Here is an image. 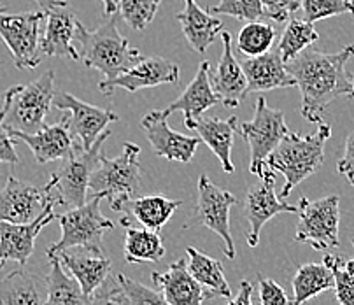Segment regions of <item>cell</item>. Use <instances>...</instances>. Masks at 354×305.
I'll return each instance as SVG.
<instances>
[{"label":"cell","mask_w":354,"mask_h":305,"mask_svg":"<svg viewBox=\"0 0 354 305\" xmlns=\"http://www.w3.org/2000/svg\"><path fill=\"white\" fill-rule=\"evenodd\" d=\"M354 57V44L337 53L304 49L286 68L301 95V116L309 123H321L323 113L335 98H354V74L347 72V62Z\"/></svg>","instance_id":"6da1fadb"},{"label":"cell","mask_w":354,"mask_h":305,"mask_svg":"<svg viewBox=\"0 0 354 305\" xmlns=\"http://www.w3.org/2000/svg\"><path fill=\"white\" fill-rule=\"evenodd\" d=\"M75 44L80 60L86 67L100 72L106 80L118 77L142 58L118 32L116 15L106 16V21L97 30H88L83 23H77Z\"/></svg>","instance_id":"7a4b0ae2"},{"label":"cell","mask_w":354,"mask_h":305,"mask_svg":"<svg viewBox=\"0 0 354 305\" xmlns=\"http://www.w3.org/2000/svg\"><path fill=\"white\" fill-rule=\"evenodd\" d=\"M332 137V127L319 123L310 136L288 132L267 158V167L284 176L281 196L288 198L295 188L313 176L324 162V144Z\"/></svg>","instance_id":"3957f363"},{"label":"cell","mask_w":354,"mask_h":305,"mask_svg":"<svg viewBox=\"0 0 354 305\" xmlns=\"http://www.w3.org/2000/svg\"><path fill=\"white\" fill-rule=\"evenodd\" d=\"M55 100V72L46 71L27 84L8 88L0 107V124L9 132L35 133L46 127Z\"/></svg>","instance_id":"277c9868"},{"label":"cell","mask_w":354,"mask_h":305,"mask_svg":"<svg viewBox=\"0 0 354 305\" xmlns=\"http://www.w3.org/2000/svg\"><path fill=\"white\" fill-rule=\"evenodd\" d=\"M102 195L88 196L86 203L81 207L68 209L58 216L62 228V237L51 244L46 252H58L71 248H83L86 251L106 255L102 246V237L106 232L114 228V223L107 219L100 211Z\"/></svg>","instance_id":"5b68a950"},{"label":"cell","mask_w":354,"mask_h":305,"mask_svg":"<svg viewBox=\"0 0 354 305\" xmlns=\"http://www.w3.org/2000/svg\"><path fill=\"white\" fill-rule=\"evenodd\" d=\"M109 137L111 132L106 130L98 136L90 149L77 147L74 155L64 160V165L49 177L48 186L57 203H62L68 209L81 207L86 203L91 174L100 162L102 146Z\"/></svg>","instance_id":"8992f818"},{"label":"cell","mask_w":354,"mask_h":305,"mask_svg":"<svg viewBox=\"0 0 354 305\" xmlns=\"http://www.w3.org/2000/svg\"><path fill=\"white\" fill-rule=\"evenodd\" d=\"M140 147L124 142L123 153L116 158L100 156L90 179L88 196L102 195L109 202L137 196L140 190Z\"/></svg>","instance_id":"52a82bcc"},{"label":"cell","mask_w":354,"mask_h":305,"mask_svg":"<svg viewBox=\"0 0 354 305\" xmlns=\"http://www.w3.org/2000/svg\"><path fill=\"white\" fill-rule=\"evenodd\" d=\"M298 216L300 218H298L295 241L310 244L316 251L339 248V195H328L317 200L300 198Z\"/></svg>","instance_id":"ba28073f"},{"label":"cell","mask_w":354,"mask_h":305,"mask_svg":"<svg viewBox=\"0 0 354 305\" xmlns=\"http://www.w3.org/2000/svg\"><path fill=\"white\" fill-rule=\"evenodd\" d=\"M198 200H196L195 216L185 225V228L195 225L207 226L209 230L219 235L223 241V249L228 260L235 258V244L230 230V209L237 203L234 193L219 188L218 185L202 174L198 179Z\"/></svg>","instance_id":"9c48e42d"},{"label":"cell","mask_w":354,"mask_h":305,"mask_svg":"<svg viewBox=\"0 0 354 305\" xmlns=\"http://www.w3.org/2000/svg\"><path fill=\"white\" fill-rule=\"evenodd\" d=\"M237 132L248 142L249 151H251L249 170L251 174L258 176L261 169L267 165L268 155L277 147L281 139L290 130L284 123L283 111L272 109L263 97H258L257 106H254V116L251 121H244L239 124Z\"/></svg>","instance_id":"30bf717a"},{"label":"cell","mask_w":354,"mask_h":305,"mask_svg":"<svg viewBox=\"0 0 354 305\" xmlns=\"http://www.w3.org/2000/svg\"><path fill=\"white\" fill-rule=\"evenodd\" d=\"M44 11H27L9 15L0 4V37L12 55L18 68H35L41 64V23Z\"/></svg>","instance_id":"8fae6325"},{"label":"cell","mask_w":354,"mask_h":305,"mask_svg":"<svg viewBox=\"0 0 354 305\" xmlns=\"http://www.w3.org/2000/svg\"><path fill=\"white\" fill-rule=\"evenodd\" d=\"M258 183L251 186L245 193L244 216L249 223V230L245 232V241L251 248H257L260 241V232L274 216L281 212H293L297 214L298 205L283 202L274 192L275 172L267 165L258 174Z\"/></svg>","instance_id":"7c38bea8"},{"label":"cell","mask_w":354,"mask_h":305,"mask_svg":"<svg viewBox=\"0 0 354 305\" xmlns=\"http://www.w3.org/2000/svg\"><path fill=\"white\" fill-rule=\"evenodd\" d=\"M57 203L49 186H35L9 176L0 192V221L25 225L37 219L49 203Z\"/></svg>","instance_id":"4fadbf2b"},{"label":"cell","mask_w":354,"mask_h":305,"mask_svg":"<svg viewBox=\"0 0 354 305\" xmlns=\"http://www.w3.org/2000/svg\"><path fill=\"white\" fill-rule=\"evenodd\" d=\"M46 27L39 48L46 57H65L80 62L75 48V30L80 19L68 8L67 0H49L44 9Z\"/></svg>","instance_id":"5bb4252c"},{"label":"cell","mask_w":354,"mask_h":305,"mask_svg":"<svg viewBox=\"0 0 354 305\" xmlns=\"http://www.w3.org/2000/svg\"><path fill=\"white\" fill-rule=\"evenodd\" d=\"M179 81V65L169 58L147 57L140 58L132 68L123 72L113 80H104L98 83V90L104 95H113L116 90L136 91L142 88L160 86V84H172Z\"/></svg>","instance_id":"9a60e30c"},{"label":"cell","mask_w":354,"mask_h":305,"mask_svg":"<svg viewBox=\"0 0 354 305\" xmlns=\"http://www.w3.org/2000/svg\"><path fill=\"white\" fill-rule=\"evenodd\" d=\"M55 107L60 111H68L71 118H67L68 129L75 140H81L83 149H90L95 140L102 132H106L109 123L118 121V114L109 109L91 106L88 102L80 100L71 93L55 95Z\"/></svg>","instance_id":"2e32d148"},{"label":"cell","mask_w":354,"mask_h":305,"mask_svg":"<svg viewBox=\"0 0 354 305\" xmlns=\"http://www.w3.org/2000/svg\"><path fill=\"white\" fill-rule=\"evenodd\" d=\"M142 129L146 130V139L153 151L169 162L188 163L195 156L200 146V137H188L167 123V116L162 111H149L142 118Z\"/></svg>","instance_id":"e0dca14e"},{"label":"cell","mask_w":354,"mask_h":305,"mask_svg":"<svg viewBox=\"0 0 354 305\" xmlns=\"http://www.w3.org/2000/svg\"><path fill=\"white\" fill-rule=\"evenodd\" d=\"M55 205H57L55 202L49 203L37 219L25 225L0 221V270L8 261H16L21 267L27 265L28 258L34 252V242L37 235L48 223L57 218Z\"/></svg>","instance_id":"ac0fdd59"},{"label":"cell","mask_w":354,"mask_h":305,"mask_svg":"<svg viewBox=\"0 0 354 305\" xmlns=\"http://www.w3.org/2000/svg\"><path fill=\"white\" fill-rule=\"evenodd\" d=\"M181 205V200L167 198L163 195L132 196V198L111 202V209L121 214L120 223L124 228L139 223L144 228L155 232L162 230Z\"/></svg>","instance_id":"d6986e66"},{"label":"cell","mask_w":354,"mask_h":305,"mask_svg":"<svg viewBox=\"0 0 354 305\" xmlns=\"http://www.w3.org/2000/svg\"><path fill=\"white\" fill-rule=\"evenodd\" d=\"M151 279L172 305H204L205 300L214 297L189 274L186 260L174 261L165 272H153Z\"/></svg>","instance_id":"ffe728a7"},{"label":"cell","mask_w":354,"mask_h":305,"mask_svg":"<svg viewBox=\"0 0 354 305\" xmlns=\"http://www.w3.org/2000/svg\"><path fill=\"white\" fill-rule=\"evenodd\" d=\"M223 53L218 62L214 75H211L212 88L225 107L235 109L248 97V80H245L242 64H239L232 51L230 32H221Z\"/></svg>","instance_id":"44dd1931"},{"label":"cell","mask_w":354,"mask_h":305,"mask_svg":"<svg viewBox=\"0 0 354 305\" xmlns=\"http://www.w3.org/2000/svg\"><path fill=\"white\" fill-rule=\"evenodd\" d=\"M216 104H221V100H219L214 88H212L211 64L205 60L200 64L195 77H193L192 83L186 86V90L183 91L181 97H177L172 104H169V107L162 109V113L169 118L170 114L176 113V111H181V113L185 114V127L192 130L193 123H195L205 111L214 107Z\"/></svg>","instance_id":"7402d4cb"},{"label":"cell","mask_w":354,"mask_h":305,"mask_svg":"<svg viewBox=\"0 0 354 305\" xmlns=\"http://www.w3.org/2000/svg\"><path fill=\"white\" fill-rule=\"evenodd\" d=\"M9 132V130H8ZM16 140H23L30 147L34 153L35 162L49 163L55 160H67L77 149L75 137L72 136L68 129L67 120H62L57 124H46L35 133H23V132H9Z\"/></svg>","instance_id":"603a6c76"},{"label":"cell","mask_w":354,"mask_h":305,"mask_svg":"<svg viewBox=\"0 0 354 305\" xmlns=\"http://www.w3.org/2000/svg\"><path fill=\"white\" fill-rule=\"evenodd\" d=\"M242 68L248 80V93H261V91L275 90V88L297 86L288 72L286 62L281 57L279 49L267 51L260 57L245 58V62H242Z\"/></svg>","instance_id":"cb8c5ba5"},{"label":"cell","mask_w":354,"mask_h":305,"mask_svg":"<svg viewBox=\"0 0 354 305\" xmlns=\"http://www.w3.org/2000/svg\"><path fill=\"white\" fill-rule=\"evenodd\" d=\"M55 255L60 258L62 265L77 279V283L88 297H91L109 277L111 260L106 255L86 251L83 248L64 249Z\"/></svg>","instance_id":"d4e9b609"},{"label":"cell","mask_w":354,"mask_h":305,"mask_svg":"<svg viewBox=\"0 0 354 305\" xmlns=\"http://www.w3.org/2000/svg\"><path fill=\"white\" fill-rule=\"evenodd\" d=\"M176 19L181 25L188 44L200 55L207 51L223 27L221 19L211 16L209 11H204L196 4V0H185V9L177 12Z\"/></svg>","instance_id":"484cf974"},{"label":"cell","mask_w":354,"mask_h":305,"mask_svg":"<svg viewBox=\"0 0 354 305\" xmlns=\"http://www.w3.org/2000/svg\"><path fill=\"white\" fill-rule=\"evenodd\" d=\"M237 118L232 116L228 120L219 118H198L193 123V129L198 133L200 140L218 156L223 172L234 174L235 167L232 162V146H234V133Z\"/></svg>","instance_id":"4316f807"},{"label":"cell","mask_w":354,"mask_h":305,"mask_svg":"<svg viewBox=\"0 0 354 305\" xmlns=\"http://www.w3.org/2000/svg\"><path fill=\"white\" fill-rule=\"evenodd\" d=\"M49 258V274L46 277L44 305H88L90 297L83 291L77 279L62 265L55 252H46Z\"/></svg>","instance_id":"83f0119b"},{"label":"cell","mask_w":354,"mask_h":305,"mask_svg":"<svg viewBox=\"0 0 354 305\" xmlns=\"http://www.w3.org/2000/svg\"><path fill=\"white\" fill-rule=\"evenodd\" d=\"M291 286H293V300L290 305H306L323 291L332 290L335 286V279H333L332 268L324 261L323 264H306L298 267Z\"/></svg>","instance_id":"f1b7e54d"},{"label":"cell","mask_w":354,"mask_h":305,"mask_svg":"<svg viewBox=\"0 0 354 305\" xmlns=\"http://www.w3.org/2000/svg\"><path fill=\"white\" fill-rule=\"evenodd\" d=\"M123 252L127 264H158L165 257V246L158 232L127 226Z\"/></svg>","instance_id":"f546056e"},{"label":"cell","mask_w":354,"mask_h":305,"mask_svg":"<svg viewBox=\"0 0 354 305\" xmlns=\"http://www.w3.org/2000/svg\"><path fill=\"white\" fill-rule=\"evenodd\" d=\"M186 255H188L189 274H192L202 286L207 288L214 297H232L230 286H228V281H226L225 272H223L221 261L207 257V255L200 252L198 249L192 248V246L186 248Z\"/></svg>","instance_id":"4dcf8cb0"},{"label":"cell","mask_w":354,"mask_h":305,"mask_svg":"<svg viewBox=\"0 0 354 305\" xmlns=\"http://www.w3.org/2000/svg\"><path fill=\"white\" fill-rule=\"evenodd\" d=\"M0 305H44L35 277L15 270L0 279Z\"/></svg>","instance_id":"1f68e13d"},{"label":"cell","mask_w":354,"mask_h":305,"mask_svg":"<svg viewBox=\"0 0 354 305\" xmlns=\"http://www.w3.org/2000/svg\"><path fill=\"white\" fill-rule=\"evenodd\" d=\"M317 39H319V34L314 28V23L307 21V19L291 18L284 28L283 35H281L277 49L281 51L283 60L288 64V62L295 60L304 49L313 46Z\"/></svg>","instance_id":"d6a6232c"},{"label":"cell","mask_w":354,"mask_h":305,"mask_svg":"<svg viewBox=\"0 0 354 305\" xmlns=\"http://www.w3.org/2000/svg\"><path fill=\"white\" fill-rule=\"evenodd\" d=\"M275 41V28L270 23L248 21L237 35V49L248 58L260 57L270 51Z\"/></svg>","instance_id":"836d02e7"},{"label":"cell","mask_w":354,"mask_h":305,"mask_svg":"<svg viewBox=\"0 0 354 305\" xmlns=\"http://www.w3.org/2000/svg\"><path fill=\"white\" fill-rule=\"evenodd\" d=\"M162 0H120V9L123 21L133 30H144L158 11Z\"/></svg>","instance_id":"e575fe53"},{"label":"cell","mask_w":354,"mask_h":305,"mask_svg":"<svg viewBox=\"0 0 354 305\" xmlns=\"http://www.w3.org/2000/svg\"><path fill=\"white\" fill-rule=\"evenodd\" d=\"M300 9L307 21L316 23L332 16L354 15V0H300Z\"/></svg>","instance_id":"d590c367"},{"label":"cell","mask_w":354,"mask_h":305,"mask_svg":"<svg viewBox=\"0 0 354 305\" xmlns=\"http://www.w3.org/2000/svg\"><path fill=\"white\" fill-rule=\"evenodd\" d=\"M212 15L232 16L239 21H258L265 16L261 0H219V4L211 8Z\"/></svg>","instance_id":"8d00e7d4"},{"label":"cell","mask_w":354,"mask_h":305,"mask_svg":"<svg viewBox=\"0 0 354 305\" xmlns=\"http://www.w3.org/2000/svg\"><path fill=\"white\" fill-rule=\"evenodd\" d=\"M116 281L123 290L127 300H129V305H172L167 302V298L160 291L151 290V288L144 286L142 283H137L127 275L118 274Z\"/></svg>","instance_id":"74e56055"},{"label":"cell","mask_w":354,"mask_h":305,"mask_svg":"<svg viewBox=\"0 0 354 305\" xmlns=\"http://www.w3.org/2000/svg\"><path fill=\"white\" fill-rule=\"evenodd\" d=\"M324 264L332 268L333 279H335V297L340 305H354V277L342 267L344 257H335V255H326Z\"/></svg>","instance_id":"f35d334b"},{"label":"cell","mask_w":354,"mask_h":305,"mask_svg":"<svg viewBox=\"0 0 354 305\" xmlns=\"http://www.w3.org/2000/svg\"><path fill=\"white\" fill-rule=\"evenodd\" d=\"M265 16L274 19L275 23H284L290 19V15L300 9V0H261Z\"/></svg>","instance_id":"ab89813d"},{"label":"cell","mask_w":354,"mask_h":305,"mask_svg":"<svg viewBox=\"0 0 354 305\" xmlns=\"http://www.w3.org/2000/svg\"><path fill=\"white\" fill-rule=\"evenodd\" d=\"M260 304L261 305H290L286 291L274 279L260 277Z\"/></svg>","instance_id":"60d3db41"},{"label":"cell","mask_w":354,"mask_h":305,"mask_svg":"<svg viewBox=\"0 0 354 305\" xmlns=\"http://www.w3.org/2000/svg\"><path fill=\"white\" fill-rule=\"evenodd\" d=\"M88 305H129V300L124 297L120 284H111L109 288L102 284L91 295Z\"/></svg>","instance_id":"b9f144b4"},{"label":"cell","mask_w":354,"mask_h":305,"mask_svg":"<svg viewBox=\"0 0 354 305\" xmlns=\"http://www.w3.org/2000/svg\"><path fill=\"white\" fill-rule=\"evenodd\" d=\"M337 170L340 176H344L354 186V132L349 133L346 139V147H344V156L337 163Z\"/></svg>","instance_id":"7bdbcfd3"},{"label":"cell","mask_w":354,"mask_h":305,"mask_svg":"<svg viewBox=\"0 0 354 305\" xmlns=\"http://www.w3.org/2000/svg\"><path fill=\"white\" fill-rule=\"evenodd\" d=\"M16 139L0 124V163H16L19 162V156L16 153Z\"/></svg>","instance_id":"ee69618b"},{"label":"cell","mask_w":354,"mask_h":305,"mask_svg":"<svg viewBox=\"0 0 354 305\" xmlns=\"http://www.w3.org/2000/svg\"><path fill=\"white\" fill-rule=\"evenodd\" d=\"M226 305H252V284L249 281H242L237 297L232 298Z\"/></svg>","instance_id":"f6af8a7d"},{"label":"cell","mask_w":354,"mask_h":305,"mask_svg":"<svg viewBox=\"0 0 354 305\" xmlns=\"http://www.w3.org/2000/svg\"><path fill=\"white\" fill-rule=\"evenodd\" d=\"M104 6V16H113L116 15L120 9V0H98Z\"/></svg>","instance_id":"bcb514c9"},{"label":"cell","mask_w":354,"mask_h":305,"mask_svg":"<svg viewBox=\"0 0 354 305\" xmlns=\"http://www.w3.org/2000/svg\"><path fill=\"white\" fill-rule=\"evenodd\" d=\"M342 267L346 268V270L349 272V274L354 277V258H349V260H344L342 261Z\"/></svg>","instance_id":"7dc6e473"},{"label":"cell","mask_w":354,"mask_h":305,"mask_svg":"<svg viewBox=\"0 0 354 305\" xmlns=\"http://www.w3.org/2000/svg\"><path fill=\"white\" fill-rule=\"evenodd\" d=\"M34 2H37V4H39V6H41V8H42V9H44V8H46V6H48V2H49V0H34Z\"/></svg>","instance_id":"c3c4849f"},{"label":"cell","mask_w":354,"mask_h":305,"mask_svg":"<svg viewBox=\"0 0 354 305\" xmlns=\"http://www.w3.org/2000/svg\"><path fill=\"white\" fill-rule=\"evenodd\" d=\"M353 246H354V239H353Z\"/></svg>","instance_id":"681fc988"}]
</instances>
